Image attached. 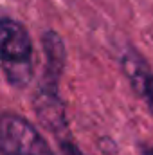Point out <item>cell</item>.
Wrapping results in <instances>:
<instances>
[{
  "label": "cell",
  "mask_w": 153,
  "mask_h": 155,
  "mask_svg": "<svg viewBox=\"0 0 153 155\" xmlns=\"http://www.w3.org/2000/svg\"><path fill=\"white\" fill-rule=\"evenodd\" d=\"M34 47L27 27L0 13V67L15 88H25L34 78Z\"/></svg>",
  "instance_id": "1"
},
{
  "label": "cell",
  "mask_w": 153,
  "mask_h": 155,
  "mask_svg": "<svg viewBox=\"0 0 153 155\" xmlns=\"http://www.w3.org/2000/svg\"><path fill=\"white\" fill-rule=\"evenodd\" d=\"M0 155H56L38 128L15 112H0Z\"/></svg>",
  "instance_id": "2"
},
{
  "label": "cell",
  "mask_w": 153,
  "mask_h": 155,
  "mask_svg": "<svg viewBox=\"0 0 153 155\" xmlns=\"http://www.w3.org/2000/svg\"><path fill=\"white\" fill-rule=\"evenodd\" d=\"M33 108L43 128L52 132L58 139L67 137L69 124H67V114H65V103L60 97V88L38 85L33 97Z\"/></svg>",
  "instance_id": "3"
},
{
  "label": "cell",
  "mask_w": 153,
  "mask_h": 155,
  "mask_svg": "<svg viewBox=\"0 0 153 155\" xmlns=\"http://www.w3.org/2000/svg\"><path fill=\"white\" fill-rule=\"evenodd\" d=\"M121 69L128 78L133 92L144 101L153 116V71L144 56L133 47L124 49L121 54Z\"/></svg>",
  "instance_id": "4"
},
{
  "label": "cell",
  "mask_w": 153,
  "mask_h": 155,
  "mask_svg": "<svg viewBox=\"0 0 153 155\" xmlns=\"http://www.w3.org/2000/svg\"><path fill=\"white\" fill-rule=\"evenodd\" d=\"M41 47H43L45 61H43V72L40 76L38 83L60 87V81L65 74V65H67L65 41L56 31L49 29L41 36Z\"/></svg>",
  "instance_id": "5"
},
{
  "label": "cell",
  "mask_w": 153,
  "mask_h": 155,
  "mask_svg": "<svg viewBox=\"0 0 153 155\" xmlns=\"http://www.w3.org/2000/svg\"><path fill=\"white\" fill-rule=\"evenodd\" d=\"M141 153L142 155H153V146H144V148H141Z\"/></svg>",
  "instance_id": "6"
}]
</instances>
